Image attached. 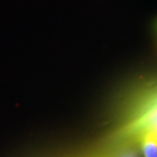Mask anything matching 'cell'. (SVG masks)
I'll return each instance as SVG.
<instances>
[{"mask_svg": "<svg viewBox=\"0 0 157 157\" xmlns=\"http://www.w3.org/2000/svg\"><path fill=\"white\" fill-rule=\"evenodd\" d=\"M121 133L138 141L146 135H157V83L141 91Z\"/></svg>", "mask_w": 157, "mask_h": 157, "instance_id": "cell-1", "label": "cell"}, {"mask_svg": "<svg viewBox=\"0 0 157 157\" xmlns=\"http://www.w3.org/2000/svg\"><path fill=\"white\" fill-rule=\"evenodd\" d=\"M139 141L144 157H157V135H146Z\"/></svg>", "mask_w": 157, "mask_h": 157, "instance_id": "cell-2", "label": "cell"}, {"mask_svg": "<svg viewBox=\"0 0 157 157\" xmlns=\"http://www.w3.org/2000/svg\"><path fill=\"white\" fill-rule=\"evenodd\" d=\"M122 157H139V156H138L134 151H133V152L131 151V152H127Z\"/></svg>", "mask_w": 157, "mask_h": 157, "instance_id": "cell-3", "label": "cell"}, {"mask_svg": "<svg viewBox=\"0 0 157 157\" xmlns=\"http://www.w3.org/2000/svg\"><path fill=\"white\" fill-rule=\"evenodd\" d=\"M156 30H157V24H156Z\"/></svg>", "mask_w": 157, "mask_h": 157, "instance_id": "cell-4", "label": "cell"}]
</instances>
